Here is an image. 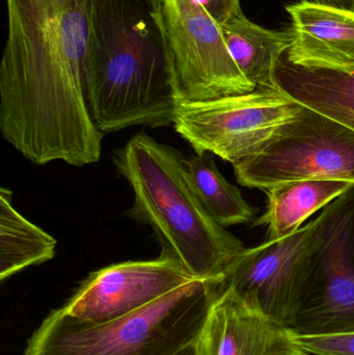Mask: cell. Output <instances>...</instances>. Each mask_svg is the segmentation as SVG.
Returning <instances> with one entry per match:
<instances>
[{"instance_id":"obj_7","label":"cell","mask_w":354,"mask_h":355,"mask_svg":"<svg viewBox=\"0 0 354 355\" xmlns=\"http://www.w3.org/2000/svg\"><path fill=\"white\" fill-rule=\"evenodd\" d=\"M299 104L274 89L206 101L177 100L174 127L195 153H211L232 166L255 155Z\"/></svg>"},{"instance_id":"obj_5","label":"cell","mask_w":354,"mask_h":355,"mask_svg":"<svg viewBox=\"0 0 354 355\" xmlns=\"http://www.w3.org/2000/svg\"><path fill=\"white\" fill-rule=\"evenodd\" d=\"M287 329L295 337L354 333V185L313 220L307 277Z\"/></svg>"},{"instance_id":"obj_2","label":"cell","mask_w":354,"mask_h":355,"mask_svg":"<svg viewBox=\"0 0 354 355\" xmlns=\"http://www.w3.org/2000/svg\"><path fill=\"white\" fill-rule=\"evenodd\" d=\"M87 19L83 89L103 135L174 125L177 97L161 0H83Z\"/></svg>"},{"instance_id":"obj_1","label":"cell","mask_w":354,"mask_h":355,"mask_svg":"<svg viewBox=\"0 0 354 355\" xmlns=\"http://www.w3.org/2000/svg\"><path fill=\"white\" fill-rule=\"evenodd\" d=\"M0 64V130L37 166L97 164L103 133L83 89L87 19L83 0H6Z\"/></svg>"},{"instance_id":"obj_8","label":"cell","mask_w":354,"mask_h":355,"mask_svg":"<svg viewBox=\"0 0 354 355\" xmlns=\"http://www.w3.org/2000/svg\"><path fill=\"white\" fill-rule=\"evenodd\" d=\"M177 100L197 102L256 91L233 60L220 25L197 0H161Z\"/></svg>"},{"instance_id":"obj_17","label":"cell","mask_w":354,"mask_h":355,"mask_svg":"<svg viewBox=\"0 0 354 355\" xmlns=\"http://www.w3.org/2000/svg\"><path fill=\"white\" fill-rule=\"evenodd\" d=\"M191 186L210 216L222 227L242 225L255 219L257 209L241 196L240 190L220 174L213 154H193L186 160Z\"/></svg>"},{"instance_id":"obj_6","label":"cell","mask_w":354,"mask_h":355,"mask_svg":"<svg viewBox=\"0 0 354 355\" xmlns=\"http://www.w3.org/2000/svg\"><path fill=\"white\" fill-rule=\"evenodd\" d=\"M233 168L240 185L261 190L297 180L354 184V130L299 104L260 151Z\"/></svg>"},{"instance_id":"obj_4","label":"cell","mask_w":354,"mask_h":355,"mask_svg":"<svg viewBox=\"0 0 354 355\" xmlns=\"http://www.w3.org/2000/svg\"><path fill=\"white\" fill-rule=\"evenodd\" d=\"M218 292V281L193 279L116 320L87 322L51 311L23 355H180L195 345Z\"/></svg>"},{"instance_id":"obj_10","label":"cell","mask_w":354,"mask_h":355,"mask_svg":"<svg viewBox=\"0 0 354 355\" xmlns=\"http://www.w3.org/2000/svg\"><path fill=\"white\" fill-rule=\"evenodd\" d=\"M193 279L176 261L161 252L154 260L127 261L94 271L60 310L87 322L116 320Z\"/></svg>"},{"instance_id":"obj_16","label":"cell","mask_w":354,"mask_h":355,"mask_svg":"<svg viewBox=\"0 0 354 355\" xmlns=\"http://www.w3.org/2000/svg\"><path fill=\"white\" fill-rule=\"evenodd\" d=\"M12 190L0 189V281L55 256L57 241L12 205Z\"/></svg>"},{"instance_id":"obj_11","label":"cell","mask_w":354,"mask_h":355,"mask_svg":"<svg viewBox=\"0 0 354 355\" xmlns=\"http://www.w3.org/2000/svg\"><path fill=\"white\" fill-rule=\"evenodd\" d=\"M214 297L195 344L197 355H311L286 327L247 304L232 289Z\"/></svg>"},{"instance_id":"obj_12","label":"cell","mask_w":354,"mask_h":355,"mask_svg":"<svg viewBox=\"0 0 354 355\" xmlns=\"http://www.w3.org/2000/svg\"><path fill=\"white\" fill-rule=\"evenodd\" d=\"M292 44L284 54L295 66L354 72V12L301 0L286 6Z\"/></svg>"},{"instance_id":"obj_18","label":"cell","mask_w":354,"mask_h":355,"mask_svg":"<svg viewBox=\"0 0 354 355\" xmlns=\"http://www.w3.org/2000/svg\"><path fill=\"white\" fill-rule=\"evenodd\" d=\"M293 337L297 345L311 355H354V333Z\"/></svg>"},{"instance_id":"obj_20","label":"cell","mask_w":354,"mask_h":355,"mask_svg":"<svg viewBox=\"0 0 354 355\" xmlns=\"http://www.w3.org/2000/svg\"><path fill=\"white\" fill-rule=\"evenodd\" d=\"M315 1L354 12V0H315Z\"/></svg>"},{"instance_id":"obj_19","label":"cell","mask_w":354,"mask_h":355,"mask_svg":"<svg viewBox=\"0 0 354 355\" xmlns=\"http://www.w3.org/2000/svg\"><path fill=\"white\" fill-rule=\"evenodd\" d=\"M197 2L220 25L242 10L240 0H197Z\"/></svg>"},{"instance_id":"obj_21","label":"cell","mask_w":354,"mask_h":355,"mask_svg":"<svg viewBox=\"0 0 354 355\" xmlns=\"http://www.w3.org/2000/svg\"><path fill=\"white\" fill-rule=\"evenodd\" d=\"M180 355H197L195 354V345L191 346L188 349L185 350L184 352H182Z\"/></svg>"},{"instance_id":"obj_14","label":"cell","mask_w":354,"mask_h":355,"mask_svg":"<svg viewBox=\"0 0 354 355\" xmlns=\"http://www.w3.org/2000/svg\"><path fill=\"white\" fill-rule=\"evenodd\" d=\"M353 183L338 180H297L265 190L266 212L253 223L267 225V240H280L297 233L314 213L346 192Z\"/></svg>"},{"instance_id":"obj_3","label":"cell","mask_w":354,"mask_h":355,"mask_svg":"<svg viewBox=\"0 0 354 355\" xmlns=\"http://www.w3.org/2000/svg\"><path fill=\"white\" fill-rule=\"evenodd\" d=\"M112 159L133 191L127 215L152 227L162 254L193 279H222L245 248L210 216L191 186L182 153L141 131Z\"/></svg>"},{"instance_id":"obj_9","label":"cell","mask_w":354,"mask_h":355,"mask_svg":"<svg viewBox=\"0 0 354 355\" xmlns=\"http://www.w3.org/2000/svg\"><path fill=\"white\" fill-rule=\"evenodd\" d=\"M312 236L313 221L289 237L245 248L220 286L287 329L307 277Z\"/></svg>"},{"instance_id":"obj_13","label":"cell","mask_w":354,"mask_h":355,"mask_svg":"<svg viewBox=\"0 0 354 355\" xmlns=\"http://www.w3.org/2000/svg\"><path fill=\"white\" fill-rule=\"evenodd\" d=\"M274 78L276 91L291 101L354 130V72L306 69L283 55Z\"/></svg>"},{"instance_id":"obj_15","label":"cell","mask_w":354,"mask_h":355,"mask_svg":"<svg viewBox=\"0 0 354 355\" xmlns=\"http://www.w3.org/2000/svg\"><path fill=\"white\" fill-rule=\"evenodd\" d=\"M222 27L229 51L245 78L257 89H274L276 64L292 44L290 29H267L251 22L242 10Z\"/></svg>"}]
</instances>
